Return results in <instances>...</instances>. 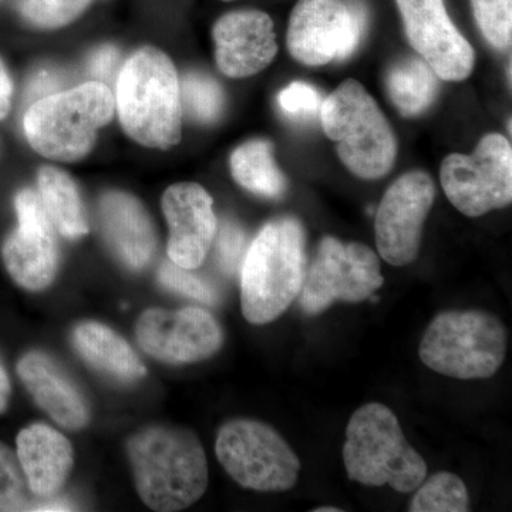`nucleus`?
<instances>
[{
    "label": "nucleus",
    "instance_id": "1",
    "mask_svg": "<svg viewBox=\"0 0 512 512\" xmlns=\"http://www.w3.org/2000/svg\"><path fill=\"white\" fill-rule=\"evenodd\" d=\"M138 495L151 510L175 512L197 503L208 487L204 447L184 427L153 426L128 441Z\"/></svg>",
    "mask_w": 512,
    "mask_h": 512
},
{
    "label": "nucleus",
    "instance_id": "2",
    "mask_svg": "<svg viewBox=\"0 0 512 512\" xmlns=\"http://www.w3.org/2000/svg\"><path fill=\"white\" fill-rule=\"evenodd\" d=\"M116 100L124 131L148 148L177 146L183 134L180 80L173 60L157 47H141L123 64Z\"/></svg>",
    "mask_w": 512,
    "mask_h": 512
},
{
    "label": "nucleus",
    "instance_id": "3",
    "mask_svg": "<svg viewBox=\"0 0 512 512\" xmlns=\"http://www.w3.org/2000/svg\"><path fill=\"white\" fill-rule=\"evenodd\" d=\"M306 235L301 222H268L241 265V308L254 325L274 322L298 299L306 275Z\"/></svg>",
    "mask_w": 512,
    "mask_h": 512
},
{
    "label": "nucleus",
    "instance_id": "4",
    "mask_svg": "<svg viewBox=\"0 0 512 512\" xmlns=\"http://www.w3.org/2000/svg\"><path fill=\"white\" fill-rule=\"evenodd\" d=\"M343 461L349 480L390 485L397 493H413L427 477L426 461L407 443L396 414L382 403L365 404L350 417Z\"/></svg>",
    "mask_w": 512,
    "mask_h": 512
},
{
    "label": "nucleus",
    "instance_id": "5",
    "mask_svg": "<svg viewBox=\"0 0 512 512\" xmlns=\"http://www.w3.org/2000/svg\"><path fill=\"white\" fill-rule=\"evenodd\" d=\"M114 110L116 100L110 87L89 82L33 101L23 128L40 156L72 163L92 151L97 133L113 120Z\"/></svg>",
    "mask_w": 512,
    "mask_h": 512
},
{
    "label": "nucleus",
    "instance_id": "6",
    "mask_svg": "<svg viewBox=\"0 0 512 512\" xmlns=\"http://www.w3.org/2000/svg\"><path fill=\"white\" fill-rule=\"evenodd\" d=\"M323 131L350 173L379 180L392 171L397 141L379 104L357 80H345L320 107Z\"/></svg>",
    "mask_w": 512,
    "mask_h": 512
},
{
    "label": "nucleus",
    "instance_id": "7",
    "mask_svg": "<svg viewBox=\"0 0 512 512\" xmlns=\"http://www.w3.org/2000/svg\"><path fill=\"white\" fill-rule=\"evenodd\" d=\"M507 329L497 316L481 311L437 315L420 343L421 362L453 379H488L504 363Z\"/></svg>",
    "mask_w": 512,
    "mask_h": 512
},
{
    "label": "nucleus",
    "instance_id": "8",
    "mask_svg": "<svg viewBox=\"0 0 512 512\" xmlns=\"http://www.w3.org/2000/svg\"><path fill=\"white\" fill-rule=\"evenodd\" d=\"M218 460L241 487L284 493L295 487L301 461L284 437L261 421L238 419L221 427Z\"/></svg>",
    "mask_w": 512,
    "mask_h": 512
},
{
    "label": "nucleus",
    "instance_id": "9",
    "mask_svg": "<svg viewBox=\"0 0 512 512\" xmlns=\"http://www.w3.org/2000/svg\"><path fill=\"white\" fill-rule=\"evenodd\" d=\"M383 284L380 261L372 249L359 242L325 237L306 269L299 305L306 315H319L338 301H366Z\"/></svg>",
    "mask_w": 512,
    "mask_h": 512
},
{
    "label": "nucleus",
    "instance_id": "10",
    "mask_svg": "<svg viewBox=\"0 0 512 512\" xmlns=\"http://www.w3.org/2000/svg\"><path fill=\"white\" fill-rule=\"evenodd\" d=\"M440 181L448 201L467 217L500 210L512 201V148L503 134L481 138L473 154L444 158Z\"/></svg>",
    "mask_w": 512,
    "mask_h": 512
},
{
    "label": "nucleus",
    "instance_id": "11",
    "mask_svg": "<svg viewBox=\"0 0 512 512\" xmlns=\"http://www.w3.org/2000/svg\"><path fill=\"white\" fill-rule=\"evenodd\" d=\"M366 29V12L342 0H298L289 18V55L305 66L348 59Z\"/></svg>",
    "mask_w": 512,
    "mask_h": 512
},
{
    "label": "nucleus",
    "instance_id": "12",
    "mask_svg": "<svg viewBox=\"0 0 512 512\" xmlns=\"http://www.w3.org/2000/svg\"><path fill=\"white\" fill-rule=\"evenodd\" d=\"M434 198L436 184L424 171H410L390 185L375 222L377 251L387 264L404 266L417 258Z\"/></svg>",
    "mask_w": 512,
    "mask_h": 512
},
{
    "label": "nucleus",
    "instance_id": "13",
    "mask_svg": "<svg viewBox=\"0 0 512 512\" xmlns=\"http://www.w3.org/2000/svg\"><path fill=\"white\" fill-rule=\"evenodd\" d=\"M137 342L147 355L170 365L201 362L221 349V326L204 309H148L136 328Z\"/></svg>",
    "mask_w": 512,
    "mask_h": 512
},
{
    "label": "nucleus",
    "instance_id": "14",
    "mask_svg": "<svg viewBox=\"0 0 512 512\" xmlns=\"http://www.w3.org/2000/svg\"><path fill=\"white\" fill-rule=\"evenodd\" d=\"M15 207L19 225L3 244V262L16 284L28 291H42L52 284L59 266L55 227L39 192L20 191Z\"/></svg>",
    "mask_w": 512,
    "mask_h": 512
},
{
    "label": "nucleus",
    "instance_id": "15",
    "mask_svg": "<svg viewBox=\"0 0 512 512\" xmlns=\"http://www.w3.org/2000/svg\"><path fill=\"white\" fill-rule=\"evenodd\" d=\"M410 45L439 79L461 82L473 73L476 53L448 16L444 0H396Z\"/></svg>",
    "mask_w": 512,
    "mask_h": 512
},
{
    "label": "nucleus",
    "instance_id": "16",
    "mask_svg": "<svg viewBox=\"0 0 512 512\" xmlns=\"http://www.w3.org/2000/svg\"><path fill=\"white\" fill-rule=\"evenodd\" d=\"M212 204L200 184H175L164 192L161 205L170 228L167 254L175 265L197 269L207 258L218 229Z\"/></svg>",
    "mask_w": 512,
    "mask_h": 512
},
{
    "label": "nucleus",
    "instance_id": "17",
    "mask_svg": "<svg viewBox=\"0 0 512 512\" xmlns=\"http://www.w3.org/2000/svg\"><path fill=\"white\" fill-rule=\"evenodd\" d=\"M218 69L232 79H244L266 69L278 55L274 22L261 10H235L212 29Z\"/></svg>",
    "mask_w": 512,
    "mask_h": 512
},
{
    "label": "nucleus",
    "instance_id": "18",
    "mask_svg": "<svg viewBox=\"0 0 512 512\" xmlns=\"http://www.w3.org/2000/svg\"><path fill=\"white\" fill-rule=\"evenodd\" d=\"M18 375L37 406L59 426L79 430L90 419L89 404L72 377L52 357L30 352L18 363Z\"/></svg>",
    "mask_w": 512,
    "mask_h": 512
},
{
    "label": "nucleus",
    "instance_id": "19",
    "mask_svg": "<svg viewBox=\"0 0 512 512\" xmlns=\"http://www.w3.org/2000/svg\"><path fill=\"white\" fill-rule=\"evenodd\" d=\"M99 221L107 244L131 269H143L156 252V232L133 195L109 191L99 201Z\"/></svg>",
    "mask_w": 512,
    "mask_h": 512
},
{
    "label": "nucleus",
    "instance_id": "20",
    "mask_svg": "<svg viewBox=\"0 0 512 512\" xmlns=\"http://www.w3.org/2000/svg\"><path fill=\"white\" fill-rule=\"evenodd\" d=\"M18 458L30 493L55 497L73 468V447L60 431L47 424H32L20 431Z\"/></svg>",
    "mask_w": 512,
    "mask_h": 512
},
{
    "label": "nucleus",
    "instance_id": "21",
    "mask_svg": "<svg viewBox=\"0 0 512 512\" xmlns=\"http://www.w3.org/2000/svg\"><path fill=\"white\" fill-rule=\"evenodd\" d=\"M73 343L94 369L120 382H136L146 376V366L126 340L109 326L83 322L74 329Z\"/></svg>",
    "mask_w": 512,
    "mask_h": 512
},
{
    "label": "nucleus",
    "instance_id": "22",
    "mask_svg": "<svg viewBox=\"0 0 512 512\" xmlns=\"http://www.w3.org/2000/svg\"><path fill=\"white\" fill-rule=\"evenodd\" d=\"M37 190L53 227L63 237L76 239L89 232L82 198L69 175L50 165L40 168Z\"/></svg>",
    "mask_w": 512,
    "mask_h": 512
},
{
    "label": "nucleus",
    "instance_id": "23",
    "mask_svg": "<svg viewBox=\"0 0 512 512\" xmlns=\"http://www.w3.org/2000/svg\"><path fill=\"white\" fill-rule=\"evenodd\" d=\"M437 79V74L423 59L406 57L390 67L386 74V89L402 116L416 117L436 100L439 93Z\"/></svg>",
    "mask_w": 512,
    "mask_h": 512
},
{
    "label": "nucleus",
    "instance_id": "24",
    "mask_svg": "<svg viewBox=\"0 0 512 512\" xmlns=\"http://www.w3.org/2000/svg\"><path fill=\"white\" fill-rule=\"evenodd\" d=\"M231 173L242 188L278 200L288 190V181L275 163L274 147L266 140L242 144L231 156Z\"/></svg>",
    "mask_w": 512,
    "mask_h": 512
},
{
    "label": "nucleus",
    "instance_id": "25",
    "mask_svg": "<svg viewBox=\"0 0 512 512\" xmlns=\"http://www.w3.org/2000/svg\"><path fill=\"white\" fill-rule=\"evenodd\" d=\"M409 511L412 512H467L470 497L460 477L447 471L434 474L417 487Z\"/></svg>",
    "mask_w": 512,
    "mask_h": 512
},
{
    "label": "nucleus",
    "instance_id": "26",
    "mask_svg": "<svg viewBox=\"0 0 512 512\" xmlns=\"http://www.w3.org/2000/svg\"><path fill=\"white\" fill-rule=\"evenodd\" d=\"M181 104L192 119L211 123L221 116L224 93L220 84L202 73H188L180 83Z\"/></svg>",
    "mask_w": 512,
    "mask_h": 512
},
{
    "label": "nucleus",
    "instance_id": "27",
    "mask_svg": "<svg viewBox=\"0 0 512 512\" xmlns=\"http://www.w3.org/2000/svg\"><path fill=\"white\" fill-rule=\"evenodd\" d=\"M93 0H20V15L39 29H59L83 15Z\"/></svg>",
    "mask_w": 512,
    "mask_h": 512
},
{
    "label": "nucleus",
    "instance_id": "28",
    "mask_svg": "<svg viewBox=\"0 0 512 512\" xmlns=\"http://www.w3.org/2000/svg\"><path fill=\"white\" fill-rule=\"evenodd\" d=\"M478 28L491 46L501 52L512 43V0H471Z\"/></svg>",
    "mask_w": 512,
    "mask_h": 512
},
{
    "label": "nucleus",
    "instance_id": "29",
    "mask_svg": "<svg viewBox=\"0 0 512 512\" xmlns=\"http://www.w3.org/2000/svg\"><path fill=\"white\" fill-rule=\"evenodd\" d=\"M28 481L20 466L18 454L0 443V511L29 510Z\"/></svg>",
    "mask_w": 512,
    "mask_h": 512
},
{
    "label": "nucleus",
    "instance_id": "30",
    "mask_svg": "<svg viewBox=\"0 0 512 512\" xmlns=\"http://www.w3.org/2000/svg\"><path fill=\"white\" fill-rule=\"evenodd\" d=\"M192 269L181 268L174 262H164L158 272L161 284L171 291L183 293L207 305H215L220 301V293L208 279L191 272Z\"/></svg>",
    "mask_w": 512,
    "mask_h": 512
},
{
    "label": "nucleus",
    "instance_id": "31",
    "mask_svg": "<svg viewBox=\"0 0 512 512\" xmlns=\"http://www.w3.org/2000/svg\"><path fill=\"white\" fill-rule=\"evenodd\" d=\"M215 238H217L215 252H217L220 268L225 274H237L248 249L244 229L239 227L237 222L227 220L222 222L220 231L217 229Z\"/></svg>",
    "mask_w": 512,
    "mask_h": 512
},
{
    "label": "nucleus",
    "instance_id": "32",
    "mask_svg": "<svg viewBox=\"0 0 512 512\" xmlns=\"http://www.w3.org/2000/svg\"><path fill=\"white\" fill-rule=\"evenodd\" d=\"M279 106L296 120L312 119L320 109V94L311 84L295 82L285 87L278 96Z\"/></svg>",
    "mask_w": 512,
    "mask_h": 512
},
{
    "label": "nucleus",
    "instance_id": "33",
    "mask_svg": "<svg viewBox=\"0 0 512 512\" xmlns=\"http://www.w3.org/2000/svg\"><path fill=\"white\" fill-rule=\"evenodd\" d=\"M120 52L116 46L104 45L99 47L90 57L89 70L96 77V82H110L119 64Z\"/></svg>",
    "mask_w": 512,
    "mask_h": 512
},
{
    "label": "nucleus",
    "instance_id": "34",
    "mask_svg": "<svg viewBox=\"0 0 512 512\" xmlns=\"http://www.w3.org/2000/svg\"><path fill=\"white\" fill-rule=\"evenodd\" d=\"M59 76L49 70L37 72L28 86V96L30 100L36 101L50 94L57 93L60 86Z\"/></svg>",
    "mask_w": 512,
    "mask_h": 512
},
{
    "label": "nucleus",
    "instance_id": "35",
    "mask_svg": "<svg viewBox=\"0 0 512 512\" xmlns=\"http://www.w3.org/2000/svg\"><path fill=\"white\" fill-rule=\"evenodd\" d=\"M13 83L10 80L8 69L0 60V120L8 116L12 107Z\"/></svg>",
    "mask_w": 512,
    "mask_h": 512
},
{
    "label": "nucleus",
    "instance_id": "36",
    "mask_svg": "<svg viewBox=\"0 0 512 512\" xmlns=\"http://www.w3.org/2000/svg\"><path fill=\"white\" fill-rule=\"evenodd\" d=\"M10 397V380L5 366L0 363V413L5 412Z\"/></svg>",
    "mask_w": 512,
    "mask_h": 512
},
{
    "label": "nucleus",
    "instance_id": "37",
    "mask_svg": "<svg viewBox=\"0 0 512 512\" xmlns=\"http://www.w3.org/2000/svg\"><path fill=\"white\" fill-rule=\"evenodd\" d=\"M53 497L46 498V503L36 505L33 511H70L73 510L72 504L63 500H52Z\"/></svg>",
    "mask_w": 512,
    "mask_h": 512
},
{
    "label": "nucleus",
    "instance_id": "38",
    "mask_svg": "<svg viewBox=\"0 0 512 512\" xmlns=\"http://www.w3.org/2000/svg\"><path fill=\"white\" fill-rule=\"evenodd\" d=\"M342 510H339V508L336 507H322V508H316L315 512H340Z\"/></svg>",
    "mask_w": 512,
    "mask_h": 512
},
{
    "label": "nucleus",
    "instance_id": "39",
    "mask_svg": "<svg viewBox=\"0 0 512 512\" xmlns=\"http://www.w3.org/2000/svg\"><path fill=\"white\" fill-rule=\"evenodd\" d=\"M224 2H231V0H224Z\"/></svg>",
    "mask_w": 512,
    "mask_h": 512
}]
</instances>
